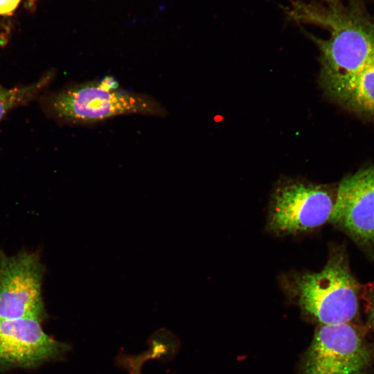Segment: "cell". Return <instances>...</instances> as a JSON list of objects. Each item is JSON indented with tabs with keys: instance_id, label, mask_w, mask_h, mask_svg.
Masks as SVG:
<instances>
[{
	"instance_id": "obj_4",
	"label": "cell",
	"mask_w": 374,
	"mask_h": 374,
	"mask_svg": "<svg viewBox=\"0 0 374 374\" xmlns=\"http://www.w3.org/2000/svg\"><path fill=\"white\" fill-rule=\"evenodd\" d=\"M336 194L328 185L292 178L279 180L269 202L267 229L285 235L322 226L330 220Z\"/></svg>"
},
{
	"instance_id": "obj_6",
	"label": "cell",
	"mask_w": 374,
	"mask_h": 374,
	"mask_svg": "<svg viewBox=\"0 0 374 374\" xmlns=\"http://www.w3.org/2000/svg\"><path fill=\"white\" fill-rule=\"evenodd\" d=\"M44 274L37 253L21 251L9 256L0 250V317L45 319Z\"/></svg>"
},
{
	"instance_id": "obj_11",
	"label": "cell",
	"mask_w": 374,
	"mask_h": 374,
	"mask_svg": "<svg viewBox=\"0 0 374 374\" xmlns=\"http://www.w3.org/2000/svg\"><path fill=\"white\" fill-rule=\"evenodd\" d=\"M361 296L366 302L368 322L374 335V282L364 287Z\"/></svg>"
},
{
	"instance_id": "obj_10",
	"label": "cell",
	"mask_w": 374,
	"mask_h": 374,
	"mask_svg": "<svg viewBox=\"0 0 374 374\" xmlns=\"http://www.w3.org/2000/svg\"><path fill=\"white\" fill-rule=\"evenodd\" d=\"M51 75L44 76L36 82L27 86L6 88L0 85V121L12 108L27 103L46 87Z\"/></svg>"
},
{
	"instance_id": "obj_7",
	"label": "cell",
	"mask_w": 374,
	"mask_h": 374,
	"mask_svg": "<svg viewBox=\"0 0 374 374\" xmlns=\"http://www.w3.org/2000/svg\"><path fill=\"white\" fill-rule=\"evenodd\" d=\"M329 222L374 258V165L340 181Z\"/></svg>"
},
{
	"instance_id": "obj_9",
	"label": "cell",
	"mask_w": 374,
	"mask_h": 374,
	"mask_svg": "<svg viewBox=\"0 0 374 374\" xmlns=\"http://www.w3.org/2000/svg\"><path fill=\"white\" fill-rule=\"evenodd\" d=\"M328 98L363 119L374 121V60Z\"/></svg>"
},
{
	"instance_id": "obj_1",
	"label": "cell",
	"mask_w": 374,
	"mask_h": 374,
	"mask_svg": "<svg viewBox=\"0 0 374 374\" xmlns=\"http://www.w3.org/2000/svg\"><path fill=\"white\" fill-rule=\"evenodd\" d=\"M284 10L297 24L329 32L328 39L308 34L320 53L319 81L328 98L374 60V17L362 0H294Z\"/></svg>"
},
{
	"instance_id": "obj_2",
	"label": "cell",
	"mask_w": 374,
	"mask_h": 374,
	"mask_svg": "<svg viewBox=\"0 0 374 374\" xmlns=\"http://www.w3.org/2000/svg\"><path fill=\"white\" fill-rule=\"evenodd\" d=\"M279 281L305 317L319 324L353 322L358 314L361 286L351 272L343 246L330 247L320 271H291L282 274Z\"/></svg>"
},
{
	"instance_id": "obj_8",
	"label": "cell",
	"mask_w": 374,
	"mask_h": 374,
	"mask_svg": "<svg viewBox=\"0 0 374 374\" xmlns=\"http://www.w3.org/2000/svg\"><path fill=\"white\" fill-rule=\"evenodd\" d=\"M68 348L46 335L39 320L0 317V368H34L61 357Z\"/></svg>"
},
{
	"instance_id": "obj_12",
	"label": "cell",
	"mask_w": 374,
	"mask_h": 374,
	"mask_svg": "<svg viewBox=\"0 0 374 374\" xmlns=\"http://www.w3.org/2000/svg\"><path fill=\"white\" fill-rule=\"evenodd\" d=\"M21 0H0V15L11 14L17 7Z\"/></svg>"
},
{
	"instance_id": "obj_3",
	"label": "cell",
	"mask_w": 374,
	"mask_h": 374,
	"mask_svg": "<svg viewBox=\"0 0 374 374\" xmlns=\"http://www.w3.org/2000/svg\"><path fill=\"white\" fill-rule=\"evenodd\" d=\"M51 109L57 117L75 123L94 122L123 114L162 113L154 100L121 89L112 76L56 93L51 99Z\"/></svg>"
},
{
	"instance_id": "obj_5",
	"label": "cell",
	"mask_w": 374,
	"mask_h": 374,
	"mask_svg": "<svg viewBox=\"0 0 374 374\" xmlns=\"http://www.w3.org/2000/svg\"><path fill=\"white\" fill-rule=\"evenodd\" d=\"M372 357L371 346L353 322L319 324L300 374H366Z\"/></svg>"
}]
</instances>
